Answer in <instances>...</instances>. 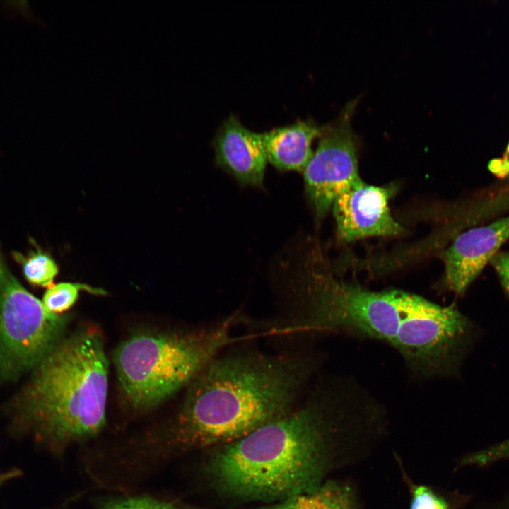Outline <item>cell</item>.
<instances>
[{"instance_id":"obj_1","label":"cell","mask_w":509,"mask_h":509,"mask_svg":"<svg viewBox=\"0 0 509 509\" xmlns=\"http://www.w3.org/2000/svg\"><path fill=\"white\" fill-rule=\"evenodd\" d=\"M233 344L185 388L178 411L155 442L157 452L226 445L249 435L290 411L318 368L308 349L271 353Z\"/></svg>"},{"instance_id":"obj_2","label":"cell","mask_w":509,"mask_h":509,"mask_svg":"<svg viewBox=\"0 0 509 509\" xmlns=\"http://www.w3.org/2000/svg\"><path fill=\"white\" fill-rule=\"evenodd\" d=\"M297 306L300 326L308 335L383 341L423 378L455 373L472 330L454 305H440L400 290L370 291L340 281L328 267L306 277Z\"/></svg>"},{"instance_id":"obj_3","label":"cell","mask_w":509,"mask_h":509,"mask_svg":"<svg viewBox=\"0 0 509 509\" xmlns=\"http://www.w3.org/2000/svg\"><path fill=\"white\" fill-rule=\"evenodd\" d=\"M344 404L327 385L309 387L285 414L214 453L206 466L212 485L229 498L267 503L314 492Z\"/></svg>"},{"instance_id":"obj_4","label":"cell","mask_w":509,"mask_h":509,"mask_svg":"<svg viewBox=\"0 0 509 509\" xmlns=\"http://www.w3.org/2000/svg\"><path fill=\"white\" fill-rule=\"evenodd\" d=\"M109 363L95 328L64 336L8 406L11 428L56 454L106 424Z\"/></svg>"},{"instance_id":"obj_5","label":"cell","mask_w":509,"mask_h":509,"mask_svg":"<svg viewBox=\"0 0 509 509\" xmlns=\"http://www.w3.org/2000/svg\"><path fill=\"white\" fill-rule=\"evenodd\" d=\"M242 317L235 312L197 328L141 330L123 340L113 362L127 406L144 413L185 389L210 358L237 341L232 330Z\"/></svg>"},{"instance_id":"obj_6","label":"cell","mask_w":509,"mask_h":509,"mask_svg":"<svg viewBox=\"0 0 509 509\" xmlns=\"http://www.w3.org/2000/svg\"><path fill=\"white\" fill-rule=\"evenodd\" d=\"M70 319L48 311L21 284L0 245V385L33 370L64 336Z\"/></svg>"},{"instance_id":"obj_7","label":"cell","mask_w":509,"mask_h":509,"mask_svg":"<svg viewBox=\"0 0 509 509\" xmlns=\"http://www.w3.org/2000/svg\"><path fill=\"white\" fill-rule=\"evenodd\" d=\"M357 103L348 102L333 122L322 125L317 148L303 172L307 198L318 219L360 177L358 141L351 126Z\"/></svg>"},{"instance_id":"obj_8","label":"cell","mask_w":509,"mask_h":509,"mask_svg":"<svg viewBox=\"0 0 509 509\" xmlns=\"http://www.w3.org/2000/svg\"><path fill=\"white\" fill-rule=\"evenodd\" d=\"M394 192L392 186L378 187L360 177L335 199L332 208L337 234L344 242L373 236H393L402 232L392 217L389 201Z\"/></svg>"},{"instance_id":"obj_9","label":"cell","mask_w":509,"mask_h":509,"mask_svg":"<svg viewBox=\"0 0 509 509\" xmlns=\"http://www.w3.org/2000/svg\"><path fill=\"white\" fill-rule=\"evenodd\" d=\"M508 239L509 214L460 233L442 255L445 287L464 293Z\"/></svg>"},{"instance_id":"obj_10","label":"cell","mask_w":509,"mask_h":509,"mask_svg":"<svg viewBox=\"0 0 509 509\" xmlns=\"http://www.w3.org/2000/svg\"><path fill=\"white\" fill-rule=\"evenodd\" d=\"M216 163L244 186L262 187L267 163L262 134L244 127L233 114L212 141Z\"/></svg>"},{"instance_id":"obj_11","label":"cell","mask_w":509,"mask_h":509,"mask_svg":"<svg viewBox=\"0 0 509 509\" xmlns=\"http://www.w3.org/2000/svg\"><path fill=\"white\" fill-rule=\"evenodd\" d=\"M322 129L312 119H300L262 133L267 160L281 171L303 172L314 153L312 143Z\"/></svg>"},{"instance_id":"obj_12","label":"cell","mask_w":509,"mask_h":509,"mask_svg":"<svg viewBox=\"0 0 509 509\" xmlns=\"http://www.w3.org/2000/svg\"><path fill=\"white\" fill-rule=\"evenodd\" d=\"M206 509V508H195ZM250 509H358L351 489L334 481L310 493L291 497L275 504Z\"/></svg>"},{"instance_id":"obj_13","label":"cell","mask_w":509,"mask_h":509,"mask_svg":"<svg viewBox=\"0 0 509 509\" xmlns=\"http://www.w3.org/2000/svg\"><path fill=\"white\" fill-rule=\"evenodd\" d=\"M14 260L21 267L25 279L33 286L50 287L58 273V266L54 260L40 248L30 250L26 255L13 251Z\"/></svg>"},{"instance_id":"obj_14","label":"cell","mask_w":509,"mask_h":509,"mask_svg":"<svg viewBox=\"0 0 509 509\" xmlns=\"http://www.w3.org/2000/svg\"><path fill=\"white\" fill-rule=\"evenodd\" d=\"M81 290H86L94 294L105 293L103 289L92 288L86 284L62 282L47 288L42 301L50 312L57 315L64 314L76 303Z\"/></svg>"},{"instance_id":"obj_15","label":"cell","mask_w":509,"mask_h":509,"mask_svg":"<svg viewBox=\"0 0 509 509\" xmlns=\"http://www.w3.org/2000/svg\"><path fill=\"white\" fill-rule=\"evenodd\" d=\"M98 509H180L175 505L148 496L106 498L98 503Z\"/></svg>"},{"instance_id":"obj_16","label":"cell","mask_w":509,"mask_h":509,"mask_svg":"<svg viewBox=\"0 0 509 509\" xmlns=\"http://www.w3.org/2000/svg\"><path fill=\"white\" fill-rule=\"evenodd\" d=\"M509 458V438L464 457V465L484 466Z\"/></svg>"},{"instance_id":"obj_17","label":"cell","mask_w":509,"mask_h":509,"mask_svg":"<svg viewBox=\"0 0 509 509\" xmlns=\"http://www.w3.org/2000/svg\"><path fill=\"white\" fill-rule=\"evenodd\" d=\"M410 509H449L447 503L428 488L419 486L414 488Z\"/></svg>"},{"instance_id":"obj_18","label":"cell","mask_w":509,"mask_h":509,"mask_svg":"<svg viewBox=\"0 0 509 509\" xmlns=\"http://www.w3.org/2000/svg\"><path fill=\"white\" fill-rule=\"evenodd\" d=\"M490 264L495 269L503 289L509 296V252H498Z\"/></svg>"},{"instance_id":"obj_19","label":"cell","mask_w":509,"mask_h":509,"mask_svg":"<svg viewBox=\"0 0 509 509\" xmlns=\"http://www.w3.org/2000/svg\"><path fill=\"white\" fill-rule=\"evenodd\" d=\"M489 171L500 179L509 177V142L503 156L492 159L488 165Z\"/></svg>"},{"instance_id":"obj_20","label":"cell","mask_w":509,"mask_h":509,"mask_svg":"<svg viewBox=\"0 0 509 509\" xmlns=\"http://www.w3.org/2000/svg\"><path fill=\"white\" fill-rule=\"evenodd\" d=\"M500 207L505 211H509V185L500 189L497 196Z\"/></svg>"},{"instance_id":"obj_21","label":"cell","mask_w":509,"mask_h":509,"mask_svg":"<svg viewBox=\"0 0 509 509\" xmlns=\"http://www.w3.org/2000/svg\"><path fill=\"white\" fill-rule=\"evenodd\" d=\"M22 472L18 469H11L0 472V488L6 482L20 476Z\"/></svg>"}]
</instances>
